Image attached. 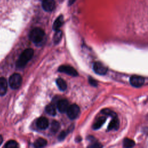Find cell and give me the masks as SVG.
<instances>
[{
    "label": "cell",
    "instance_id": "6da1fadb",
    "mask_svg": "<svg viewBox=\"0 0 148 148\" xmlns=\"http://www.w3.org/2000/svg\"><path fill=\"white\" fill-rule=\"evenodd\" d=\"M33 55L34 50L31 48L27 49L23 51L16 62L17 67L18 68H22L24 67L27 62L32 58Z\"/></svg>",
    "mask_w": 148,
    "mask_h": 148
},
{
    "label": "cell",
    "instance_id": "7a4b0ae2",
    "mask_svg": "<svg viewBox=\"0 0 148 148\" xmlns=\"http://www.w3.org/2000/svg\"><path fill=\"white\" fill-rule=\"evenodd\" d=\"M45 36V32L43 29L39 28H35L33 29L29 33L30 40L35 44L41 42Z\"/></svg>",
    "mask_w": 148,
    "mask_h": 148
},
{
    "label": "cell",
    "instance_id": "3957f363",
    "mask_svg": "<svg viewBox=\"0 0 148 148\" xmlns=\"http://www.w3.org/2000/svg\"><path fill=\"white\" fill-rule=\"evenodd\" d=\"M22 83V77L18 73H13L9 79V84L12 89H17Z\"/></svg>",
    "mask_w": 148,
    "mask_h": 148
},
{
    "label": "cell",
    "instance_id": "277c9868",
    "mask_svg": "<svg viewBox=\"0 0 148 148\" xmlns=\"http://www.w3.org/2000/svg\"><path fill=\"white\" fill-rule=\"evenodd\" d=\"M66 112L69 119H75L80 113V108L76 104H72L69 106Z\"/></svg>",
    "mask_w": 148,
    "mask_h": 148
},
{
    "label": "cell",
    "instance_id": "5b68a950",
    "mask_svg": "<svg viewBox=\"0 0 148 148\" xmlns=\"http://www.w3.org/2000/svg\"><path fill=\"white\" fill-rule=\"evenodd\" d=\"M130 82L132 86L135 87H140L144 84L145 79L140 76L133 75L130 77Z\"/></svg>",
    "mask_w": 148,
    "mask_h": 148
},
{
    "label": "cell",
    "instance_id": "8992f818",
    "mask_svg": "<svg viewBox=\"0 0 148 148\" xmlns=\"http://www.w3.org/2000/svg\"><path fill=\"white\" fill-rule=\"evenodd\" d=\"M58 71L72 76H77L78 75L76 69L69 65H61L58 68Z\"/></svg>",
    "mask_w": 148,
    "mask_h": 148
},
{
    "label": "cell",
    "instance_id": "52a82bcc",
    "mask_svg": "<svg viewBox=\"0 0 148 148\" xmlns=\"http://www.w3.org/2000/svg\"><path fill=\"white\" fill-rule=\"evenodd\" d=\"M93 69L96 73L101 75H103L106 74L108 71L107 68L100 62H94L93 65Z\"/></svg>",
    "mask_w": 148,
    "mask_h": 148
},
{
    "label": "cell",
    "instance_id": "ba28073f",
    "mask_svg": "<svg viewBox=\"0 0 148 148\" xmlns=\"http://www.w3.org/2000/svg\"><path fill=\"white\" fill-rule=\"evenodd\" d=\"M57 108L60 112L61 113H65L66 112L68 107H69V103L66 99H60L57 104Z\"/></svg>",
    "mask_w": 148,
    "mask_h": 148
},
{
    "label": "cell",
    "instance_id": "9c48e42d",
    "mask_svg": "<svg viewBox=\"0 0 148 148\" xmlns=\"http://www.w3.org/2000/svg\"><path fill=\"white\" fill-rule=\"evenodd\" d=\"M43 9L46 12L52 11L55 7V2L54 0H43Z\"/></svg>",
    "mask_w": 148,
    "mask_h": 148
},
{
    "label": "cell",
    "instance_id": "30bf717a",
    "mask_svg": "<svg viewBox=\"0 0 148 148\" xmlns=\"http://www.w3.org/2000/svg\"><path fill=\"white\" fill-rule=\"evenodd\" d=\"M36 125L40 130H45L49 126V121L45 117H40L36 121Z\"/></svg>",
    "mask_w": 148,
    "mask_h": 148
},
{
    "label": "cell",
    "instance_id": "8fae6325",
    "mask_svg": "<svg viewBox=\"0 0 148 148\" xmlns=\"http://www.w3.org/2000/svg\"><path fill=\"white\" fill-rule=\"evenodd\" d=\"M8 83L4 77H0V96L4 95L7 91Z\"/></svg>",
    "mask_w": 148,
    "mask_h": 148
},
{
    "label": "cell",
    "instance_id": "7c38bea8",
    "mask_svg": "<svg viewBox=\"0 0 148 148\" xmlns=\"http://www.w3.org/2000/svg\"><path fill=\"white\" fill-rule=\"evenodd\" d=\"M119 128V121L117 116L112 117V120L109 123L108 127V130H117Z\"/></svg>",
    "mask_w": 148,
    "mask_h": 148
},
{
    "label": "cell",
    "instance_id": "4fadbf2b",
    "mask_svg": "<svg viewBox=\"0 0 148 148\" xmlns=\"http://www.w3.org/2000/svg\"><path fill=\"white\" fill-rule=\"evenodd\" d=\"M64 23V17L62 15L59 16L56 20L54 21L53 25V29L54 31L59 29V28L62 26Z\"/></svg>",
    "mask_w": 148,
    "mask_h": 148
},
{
    "label": "cell",
    "instance_id": "5bb4252c",
    "mask_svg": "<svg viewBox=\"0 0 148 148\" xmlns=\"http://www.w3.org/2000/svg\"><path fill=\"white\" fill-rule=\"evenodd\" d=\"M105 120H106L105 116H102V117H100L99 118H98L97 120V121L94 123V124H93V126H92L93 129L94 130L99 129L105 122Z\"/></svg>",
    "mask_w": 148,
    "mask_h": 148
},
{
    "label": "cell",
    "instance_id": "9a60e30c",
    "mask_svg": "<svg viewBox=\"0 0 148 148\" xmlns=\"http://www.w3.org/2000/svg\"><path fill=\"white\" fill-rule=\"evenodd\" d=\"M45 110L46 113L49 115L53 116H55L56 114V110L55 106L52 103H50L47 105L46 107Z\"/></svg>",
    "mask_w": 148,
    "mask_h": 148
},
{
    "label": "cell",
    "instance_id": "2e32d148",
    "mask_svg": "<svg viewBox=\"0 0 148 148\" xmlns=\"http://www.w3.org/2000/svg\"><path fill=\"white\" fill-rule=\"evenodd\" d=\"M56 83H57L58 87L59 88V89L60 90L64 91L66 89V87H67L66 83L62 79H61V78L57 79L56 80Z\"/></svg>",
    "mask_w": 148,
    "mask_h": 148
},
{
    "label": "cell",
    "instance_id": "e0dca14e",
    "mask_svg": "<svg viewBox=\"0 0 148 148\" xmlns=\"http://www.w3.org/2000/svg\"><path fill=\"white\" fill-rule=\"evenodd\" d=\"M47 145V141L43 138H39L37 139L34 143V145L35 147H43Z\"/></svg>",
    "mask_w": 148,
    "mask_h": 148
},
{
    "label": "cell",
    "instance_id": "ac0fdd59",
    "mask_svg": "<svg viewBox=\"0 0 148 148\" xmlns=\"http://www.w3.org/2000/svg\"><path fill=\"white\" fill-rule=\"evenodd\" d=\"M62 31L58 29L56 31V32L53 36V42L55 44H57L60 42L62 38Z\"/></svg>",
    "mask_w": 148,
    "mask_h": 148
},
{
    "label": "cell",
    "instance_id": "d6986e66",
    "mask_svg": "<svg viewBox=\"0 0 148 148\" xmlns=\"http://www.w3.org/2000/svg\"><path fill=\"white\" fill-rule=\"evenodd\" d=\"M135 145V142L129 138H125L123 140V146L124 147H132Z\"/></svg>",
    "mask_w": 148,
    "mask_h": 148
},
{
    "label": "cell",
    "instance_id": "ffe728a7",
    "mask_svg": "<svg viewBox=\"0 0 148 148\" xmlns=\"http://www.w3.org/2000/svg\"><path fill=\"white\" fill-rule=\"evenodd\" d=\"M17 146V143L14 140H10L8 141L4 146V147L6 148H16Z\"/></svg>",
    "mask_w": 148,
    "mask_h": 148
},
{
    "label": "cell",
    "instance_id": "44dd1931",
    "mask_svg": "<svg viewBox=\"0 0 148 148\" xmlns=\"http://www.w3.org/2000/svg\"><path fill=\"white\" fill-rule=\"evenodd\" d=\"M60 124L58 121H53L51 124V128L50 130L51 131V132H56L58 131V130L60 128Z\"/></svg>",
    "mask_w": 148,
    "mask_h": 148
},
{
    "label": "cell",
    "instance_id": "7402d4cb",
    "mask_svg": "<svg viewBox=\"0 0 148 148\" xmlns=\"http://www.w3.org/2000/svg\"><path fill=\"white\" fill-rule=\"evenodd\" d=\"M101 113H102L103 114L106 115V116H110L112 117H114L117 116L116 113H114V112L109 110V109H104L101 110Z\"/></svg>",
    "mask_w": 148,
    "mask_h": 148
},
{
    "label": "cell",
    "instance_id": "603a6c76",
    "mask_svg": "<svg viewBox=\"0 0 148 148\" xmlns=\"http://www.w3.org/2000/svg\"><path fill=\"white\" fill-rule=\"evenodd\" d=\"M67 134H68V132H66V131H62V132L60 134V135H59V136H58V140H63L64 139H65V138L66 137Z\"/></svg>",
    "mask_w": 148,
    "mask_h": 148
},
{
    "label": "cell",
    "instance_id": "cb8c5ba5",
    "mask_svg": "<svg viewBox=\"0 0 148 148\" xmlns=\"http://www.w3.org/2000/svg\"><path fill=\"white\" fill-rule=\"evenodd\" d=\"M88 82H89V83L92 86H94V87H96L97 86V82L93 78H91V77H90L89 79H88Z\"/></svg>",
    "mask_w": 148,
    "mask_h": 148
},
{
    "label": "cell",
    "instance_id": "d4e9b609",
    "mask_svg": "<svg viewBox=\"0 0 148 148\" xmlns=\"http://www.w3.org/2000/svg\"><path fill=\"white\" fill-rule=\"evenodd\" d=\"M76 0H68V5H72Z\"/></svg>",
    "mask_w": 148,
    "mask_h": 148
},
{
    "label": "cell",
    "instance_id": "484cf974",
    "mask_svg": "<svg viewBox=\"0 0 148 148\" xmlns=\"http://www.w3.org/2000/svg\"><path fill=\"white\" fill-rule=\"evenodd\" d=\"M3 142V138H2V136L1 135H0V145H1V143H2Z\"/></svg>",
    "mask_w": 148,
    "mask_h": 148
}]
</instances>
